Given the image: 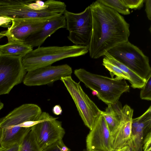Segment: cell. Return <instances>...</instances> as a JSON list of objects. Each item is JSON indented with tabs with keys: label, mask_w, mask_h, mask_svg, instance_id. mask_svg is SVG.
<instances>
[{
	"label": "cell",
	"mask_w": 151,
	"mask_h": 151,
	"mask_svg": "<svg viewBox=\"0 0 151 151\" xmlns=\"http://www.w3.org/2000/svg\"><path fill=\"white\" fill-rule=\"evenodd\" d=\"M3 104L0 101V111L3 108Z\"/></svg>",
	"instance_id": "cell-33"
},
{
	"label": "cell",
	"mask_w": 151,
	"mask_h": 151,
	"mask_svg": "<svg viewBox=\"0 0 151 151\" xmlns=\"http://www.w3.org/2000/svg\"><path fill=\"white\" fill-rule=\"evenodd\" d=\"M19 145L16 144L7 149L5 151H18Z\"/></svg>",
	"instance_id": "cell-31"
},
{
	"label": "cell",
	"mask_w": 151,
	"mask_h": 151,
	"mask_svg": "<svg viewBox=\"0 0 151 151\" xmlns=\"http://www.w3.org/2000/svg\"><path fill=\"white\" fill-rule=\"evenodd\" d=\"M60 80L73 99L84 124L91 130L102 111L84 92L80 83L74 81L71 76L62 77Z\"/></svg>",
	"instance_id": "cell-5"
},
{
	"label": "cell",
	"mask_w": 151,
	"mask_h": 151,
	"mask_svg": "<svg viewBox=\"0 0 151 151\" xmlns=\"http://www.w3.org/2000/svg\"><path fill=\"white\" fill-rule=\"evenodd\" d=\"M13 19L0 16V26L9 27V24L12 23Z\"/></svg>",
	"instance_id": "cell-28"
},
{
	"label": "cell",
	"mask_w": 151,
	"mask_h": 151,
	"mask_svg": "<svg viewBox=\"0 0 151 151\" xmlns=\"http://www.w3.org/2000/svg\"><path fill=\"white\" fill-rule=\"evenodd\" d=\"M31 127L13 126L0 129V145L7 149L16 144L19 145Z\"/></svg>",
	"instance_id": "cell-16"
},
{
	"label": "cell",
	"mask_w": 151,
	"mask_h": 151,
	"mask_svg": "<svg viewBox=\"0 0 151 151\" xmlns=\"http://www.w3.org/2000/svg\"><path fill=\"white\" fill-rule=\"evenodd\" d=\"M50 19H13L11 26L8 29L0 32V38L6 36L8 41L15 40L24 42L28 36L37 30Z\"/></svg>",
	"instance_id": "cell-10"
},
{
	"label": "cell",
	"mask_w": 151,
	"mask_h": 151,
	"mask_svg": "<svg viewBox=\"0 0 151 151\" xmlns=\"http://www.w3.org/2000/svg\"><path fill=\"white\" fill-rule=\"evenodd\" d=\"M61 28H66V20L63 15L48 20L23 42L32 48L41 47L48 37Z\"/></svg>",
	"instance_id": "cell-14"
},
{
	"label": "cell",
	"mask_w": 151,
	"mask_h": 151,
	"mask_svg": "<svg viewBox=\"0 0 151 151\" xmlns=\"http://www.w3.org/2000/svg\"><path fill=\"white\" fill-rule=\"evenodd\" d=\"M111 135L101 114L96 120L87 136V151H111Z\"/></svg>",
	"instance_id": "cell-11"
},
{
	"label": "cell",
	"mask_w": 151,
	"mask_h": 151,
	"mask_svg": "<svg viewBox=\"0 0 151 151\" xmlns=\"http://www.w3.org/2000/svg\"><path fill=\"white\" fill-rule=\"evenodd\" d=\"M69 151H70V150H69Z\"/></svg>",
	"instance_id": "cell-37"
},
{
	"label": "cell",
	"mask_w": 151,
	"mask_h": 151,
	"mask_svg": "<svg viewBox=\"0 0 151 151\" xmlns=\"http://www.w3.org/2000/svg\"><path fill=\"white\" fill-rule=\"evenodd\" d=\"M122 108L121 103L118 101L108 105L105 110L101 111V114L107 124L111 135L119 124L121 117Z\"/></svg>",
	"instance_id": "cell-17"
},
{
	"label": "cell",
	"mask_w": 151,
	"mask_h": 151,
	"mask_svg": "<svg viewBox=\"0 0 151 151\" xmlns=\"http://www.w3.org/2000/svg\"><path fill=\"white\" fill-rule=\"evenodd\" d=\"M151 131V106L141 115L132 119V139L129 147L133 151H142L145 137Z\"/></svg>",
	"instance_id": "cell-15"
},
{
	"label": "cell",
	"mask_w": 151,
	"mask_h": 151,
	"mask_svg": "<svg viewBox=\"0 0 151 151\" xmlns=\"http://www.w3.org/2000/svg\"><path fill=\"white\" fill-rule=\"evenodd\" d=\"M125 6L131 9H139L141 8L145 1L144 0H122Z\"/></svg>",
	"instance_id": "cell-25"
},
{
	"label": "cell",
	"mask_w": 151,
	"mask_h": 151,
	"mask_svg": "<svg viewBox=\"0 0 151 151\" xmlns=\"http://www.w3.org/2000/svg\"><path fill=\"white\" fill-rule=\"evenodd\" d=\"M33 50L23 42L10 41L0 45V55L19 56L22 58Z\"/></svg>",
	"instance_id": "cell-18"
},
{
	"label": "cell",
	"mask_w": 151,
	"mask_h": 151,
	"mask_svg": "<svg viewBox=\"0 0 151 151\" xmlns=\"http://www.w3.org/2000/svg\"><path fill=\"white\" fill-rule=\"evenodd\" d=\"M107 53L145 80L151 74L149 58L128 40L114 47Z\"/></svg>",
	"instance_id": "cell-4"
},
{
	"label": "cell",
	"mask_w": 151,
	"mask_h": 151,
	"mask_svg": "<svg viewBox=\"0 0 151 151\" xmlns=\"http://www.w3.org/2000/svg\"><path fill=\"white\" fill-rule=\"evenodd\" d=\"M74 73L87 88L96 92L99 99L107 105L119 101L123 93L129 91V86L124 79L93 73L83 68L75 70Z\"/></svg>",
	"instance_id": "cell-2"
},
{
	"label": "cell",
	"mask_w": 151,
	"mask_h": 151,
	"mask_svg": "<svg viewBox=\"0 0 151 151\" xmlns=\"http://www.w3.org/2000/svg\"><path fill=\"white\" fill-rule=\"evenodd\" d=\"M31 130L27 134L19 145L18 151H42Z\"/></svg>",
	"instance_id": "cell-20"
},
{
	"label": "cell",
	"mask_w": 151,
	"mask_h": 151,
	"mask_svg": "<svg viewBox=\"0 0 151 151\" xmlns=\"http://www.w3.org/2000/svg\"></svg>",
	"instance_id": "cell-36"
},
{
	"label": "cell",
	"mask_w": 151,
	"mask_h": 151,
	"mask_svg": "<svg viewBox=\"0 0 151 151\" xmlns=\"http://www.w3.org/2000/svg\"><path fill=\"white\" fill-rule=\"evenodd\" d=\"M7 149L1 147H0V151H5Z\"/></svg>",
	"instance_id": "cell-34"
},
{
	"label": "cell",
	"mask_w": 151,
	"mask_h": 151,
	"mask_svg": "<svg viewBox=\"0 0 151 151\" xmlns=\"http://www.w3.org/2000/svg\"><path fill=\"white\" fill-rule=\"evenodd\" d=\"M142 151H151V131L148 133L144 138Z\"/></svg>",
	"instance_id": "cell-26"
},
{
	"label": "cell",
	"mask_w": 151,
	"mask_h": 151,
	"mask_svg": "<svg viewBox=\"0 0 151 151\" xmlns=\"http://www.w3.org/2000/svg\"><path fill=\"white\" fill-rule=\"evenodd\" d=\"M41 121L31 127L37 143L42 150L57 141L62 139L65 131L62 122L48 113L42 112Z\"/></svg>",
	"instance_id": "cell-8"
},
{
	"label": "cell",
	"mask_w": 151,
	"mask_h": 151,
	"mask_svg": "<svg viewBox=\"0 0 151 151\" xmlns=\"http://www.w3.org/2000/svg\"><path fill=\"white\" fill-rule=\"evenodd\" d=\"M89 6L92 30L88 52L92 58L98 59L114 47L128 40L129 25L119 13L98 0Z\"/></svg>",
	"instance_id": "cell-1"
},
{
	"label": "cell",
	"mask_w": 151,
	"mask_h": 151,
	"mask_svg": "<svg viewBox=\"0 0 151 151\" xmlns=\"http://www.w3.org/2000/svg\"><path fill=\"white\" fill-rule=\"evenodd\" d=\"M102 64L109 71L111 78H113L115 76L116 77L129 81V76L127 73L110 62L105 57L103 59Z\"/></svg>",
	"instance_id": "cell-21"
},
{
	"label": "cell",
	"mask_w": 151,
	"mask_h": 151,
	"mask_svg": "<svg viewBox=\"0 0 151 151\" xmlns=\"http://www.w3.org/2000/svg\"><path fill=\"white\" fill-rule=\"evenodd\" d=\"M110 62L117 66L129 76V81L133 88H141L144 86L146 80L143 79L134 71L122 63L116 60L106 53L104 55Z\"/></svg>",
	"instance_id": "cell-19"
},
{
	"label": "cell",
	"mask_w": 151,
	"mask_h": 151,
	"mask_svg": "<svg viewBox=\"0 0 151 151\" xmlns=\"http://www.w3.org/2000/svg\"><path fill=\"white\" fill-rule=\"evenodd\" d=\"M26 0H0V6H10L25 3Z\"/></svg>",
	"instance_id": "cell-27"
},
{
	"label": "cell",
	"mask_w": 151,
	"mask_h": 151,
	"mask_svg": "<svg viewBox=\"0 0 151 151\" xmlns=\"http://www.w3.org/2000/svg\"><path fill=\"white\" fill-rule=\"evenodd\" d=\"M42 112L41 108L36 104H22L0 118V129L17 126L27 121L37 120Z\"/></svg>",
	"instance_id": "cell-13"
},
{
	"label": "cell",
	"mask_w": 151,
	"mask_h": 151,
	"mask_svg": "<svg viewBox=\"0 0 151 151\" xmlns=\"http://www.w3.org/2000/svg\"><path fill=\"white\" fill-rule=\"evenodd\" d=\"M88 52V47L84 46L40 47L23 57L22 62L24 69L29 72L51 65L65 58L83 55Z\"/></svg>",
	"instance_id": "cell-3"
},
{
	"label": "cell",
	"mask_w": 151,
	"mask_h": 151,
	"mask_svg": "<svg viewBox=\"0 0 151 151\" xmlns=\"http://www.w3.org/2000/svg\"><path fill=\"white\" fill-rule=\"evenodd\" d=\"M69 149L64 143L62 139L59 140L43 150L42 151H69Z\"/></svg>",
	"instance_id": "cell-24"
},
{
	"label": "cell",
	"mask_w": 151,
	"mask_h": 151,
	"mask_svg": "<svg viewBox=\"0 0 151 151\" xmlns=\"http://www.w3.org/2000/svg\"><path fill=\"white\" fill-rule=\"evenodd\" d=\"M133 110L125 105L122 107L121 118L118 127L111 135L113 150H116L131 145Z\"/></svg>",
	"instance_id": "cell-12"
},
{
	"label": "cell",
	"mask_w": 151,
	"mask_h": 151,
	"mask_svg": "<svg viewBox=\"0 0 151 151\" xmlns=\"http://www.w3.org/2000/svg\"><path fill=\"white\" fill-rule=\"evenodd\" d=\"M52 112L55 115H59L61 114L62 113V109L59 105H55L52 109Z\"/></svg>",
	"instance_id": "cell-30"
},
{
	"label": "cell",
	"mask_w": 151,
	"mask_h": 151,
	"mask_svg": "<svg viewBox=\"0 0 151 151\" xmlns=\"http://www.w3.org/2000/svg\"><path fill=\"white\" fill-rule=\"evenodd\" d=\"M145 11L148 19H151V0H145Z\"/></svg>",
	"instance_id": "cell-29"
},
{
	"label": "cell",
	"mask_w": 151,
	"mask_h": 151,
	"mask_svg": "<svg viewBox=\"0 0 151 151\" xmlns=\"http://www.w3.org/2000/svg\"><path fill=\"white\" fill-rule=\"evenodd\" d=\"M128 151H133L132 149L130 147H129V149Z\"/></svg>",
	"instance_id": "cell-35"
},
{
	"label": "cell",
	"mask_w": 151,
	"mask_h": 151,
	"mask_svg": "<svg viewBox=\"0 0 151 151\" xmlns=\"http://www.w3.org/2000/svg\"><path fill=\"white\" fill-rule=\"evenodd\" d=\"M140 93V97L142 100H151V74L146 79Z\"/></svg>",
	"instance_id": "cell-23"
},
{
	"label": "cell",
	"mask_w": 151,
	"mask_h": 151,
	"mask_svg": "<svg viewBox=\"0 0 151 151\" xmlns=\"http://www.w3.org/2000/svg\"><path fill=\"white\" fill-rule=\"evenodd\" d=\"M104 5L111 8L118 13L123 15H128L130 12L122 0H98Z\"/></svg>",
	"instance_id": "cell-22"
},
{
	"label": "cell",
	"mask_w": 151,
	"mask_h": 151,
	"mask_svg": "<svg viewBox=\"0 0 151 151\" xmlns=\"http://www.w3.org/2000/svg\"><path fill=\"white\" fill-rule=\"evenodd\" d=\"M72 73V68L67 64L50 65L27 72L23 81L28 86L50 85L62 77L71 76Z\"/></svg>",
	"instance_id": "cell-9"
},
{
	"label": "cell",
	"mask_w": 151,
	"mask_h": 151,
	"mask_svg": "<svg viewBox=\"0 0 151 151\" xmlns=\"http://www.w3.org/2000/svg\"><path fill=\"white\" fill-rule=\"evenodd\" d=\"M63 15L66 28L69 32L68 39L75 45L88 47L91 38L92 17L89 6L83 12L75 13L66 10Z\"/></svg>",
	"instance_id": "cell-6"
},
{
	"label": "cell",
	"mask_w": 151,
	"mask_h": 151,
	"mask_svg": "<svg viewBox=\"0 0 151 151\" xmlns=\"http://www.w3.org/2000/svg\"><path fill=\"white\" fill-rule=\"evenodd\" d=\"M129 147L126 146L122 148L116 150H113L111 151H128Z\"/></svg>",
	"instance_id": "cell-32"
},
{
	"label": "cell",
	"mask_w": 151,
	"mask_h": 151,
	"mask_svg": "<svg viewBox=\"0 0 151 151\" xmlns=\"http://www.w3.org/2000/svg\"><path fill=\"white\" fill-rule=\"evenodd\" d=\"M22 58L0 55V95L8 94L23 81L26 74Z\"/></svg>",
	"instance_id": "cell-7"
}]
</instances>
